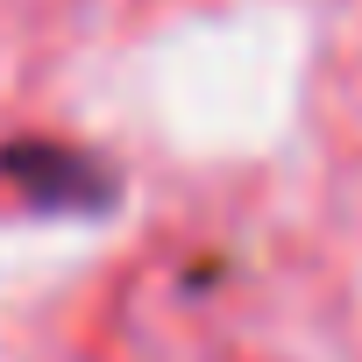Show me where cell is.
I'll list each match as a JSON object with an SVG mask.
<instances>
[{"instance_id":"cell-1","label":"cell","mask_w":362,"mask_h":362,"mask_svg":"<svg viewBox=\"0 0 362 362\" xmlns=\"http://www.w3.org/2000/svg\"><path fill=\"white\" fill-rule=\"evenodd\" d=\"M0 177L43 214H100L114 206V170L64 142H15L0 149Z\"/></svg>"}]
</instances>
